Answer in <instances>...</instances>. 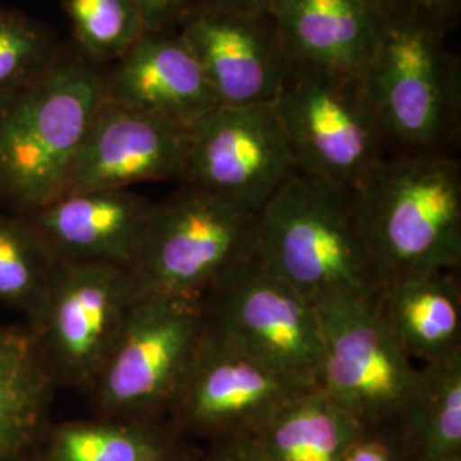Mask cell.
<instances>
[{
  "mask_svg": "<svg viewBox=\"0 0 461 461\" xmlns=\"http://www.w3.org/2000/svg\"><path fill=\"white\" fill-rule=\"evenodd\" d=\"M352 194L381 282L461 264V167L453 154L390 150Z\"/></svg>",
  "mask_w": 461,
  "mask_h": 461,
  "instance_id": "cell-1",
  "label": "cell"
},
{
  "mask_svg": "<svg viewBox=\"0 0 461 461\" xmlns=\"http://www.w3.org/2000/svg\"><path fill=\"white\" fill-rule=\"evenodd\" d=\"M255 258L314 308L375 301L381 285L350 190L299 171L258 211Z\"/></svg>",
  "mask_w": 461,
  "mask_h": 461,
  "instance_id": "cell-2",
  "label": "cell"
},
{
  "mask_svg": "<svg viewBox=\"0 0 461 461\" xmlns=\"http://www.w3.org/2000/svg\"><path fill=\"white\" fill-rule=\"evenodd\" d=\"M103 99V67L72 47L0 99V203L28 215L64 194Z\"/></svg>",
  "mask_w": 461,
  "mask_h": 461,
  "instance_id": "cell-3",
  "label": "cell"
},
{
  "mask_svg": "<svg viewBox=\"0 0 461 461\" xmlns=\"http://www.w3.org/2000/svg\"><path fill=\"white\" fill-rule=\"evenodd\" d=\"M445 28L384 16L361 74L366 98L390 150L453 154L461 125V68Z\"/></svg>",
  "mask_w": 461,
  "mask_h": 461,
  "instance_id": "cell-4",
  "label": "cell"
},
{
  "mask_svg": "<svg viewBox=\"0 0 461 461\" xmlns=\"http://www.w3.org/2000/svg\"><path fill=\"white\" fill-rule=\"evenodd\" d=\"M258 212L194 185L154 203L133 262L140 294L200 299L230 267L255 253Z\"/></svg>",
  "mask_w": 461,
  "mask_h": 461,
  "instance_id": "cell-5",
  "label": "cell"
},
{
  "mask_svg": "<svg viewBox=\"0 0 461 461\" xmlns=\"http://www.w3.org/2000/svg\"><path fill=\"white\" fill-rule=\"evenodd\" d=\"M272 104L306 176L354 190L390 152L361 76L294 66Z\"/></svg>",
  "mask_w": 461,
  "mask_h": 461,
  "instance_id": "cell-6",
  "label": "cell"
},
{
  "mask_svg": "<svg viewBox=\"0 0 461 461\" xmlns=\"http://www.w3.org/2000/svg\"><path fill=\"white\" fill-rule=\"evenodd\" d=\"M139 294L127 267L59 262L32 310L33 346L51 379L93 388Z\"/></svg>",
  "mask_w": 461,
  "mask_h": 461,
  "instance_id": "cell-7",
  "label": "cell"
},
{
  "mask_svg": "<svg viewBox=\"0 0 461 461\" xmlns=\"http://www.w3.org/2000/svg\"><path fill=\"white\" fill-rule=\"evenodd\" d=\"M205 330L221 342L318 384L321 323L312 303L270 274L255 253L230 267L200 297Z\"/></svg>",
  "mask_w": 461,
  "mask_h": 461,
  "instance_id": "cell-8",
  "label": "cell"
},
{
  "mask_svg": "<svg viewBox=\"0 0 461 461\" xmlns=\"http://www.w3.org/2000/svg\"><path fill=\"white\" fill-rule=\"evenodd\" d=\"M321 323L318 388L364 428L400 422L419 388L420 367L379 320L375 301L316 308Z\"/></svg>",
  "mask_w": 461,
  "mask_h": 461,
  "instance_id": "cell-9",
  "label": "cell"
},
{
  "mask_svg": "<svg viewBox=\"0 0 461 461\" xmlns=\"http://www.w3.org/2000/svg\"><path fill=\"white\" fill-rule=\"evenodd\" d=\"M203 330L200 299L139 294L93 384L99 407L118 415L169 407Z\"/></svg>",
  "mask_w": 461,
  "mask_h": 461,
  "instance_id": "cell-10",
  "label": "cell"
},
{
  "mask_svg": "<svg viewBox=\"0 0 461 461\" xmlns=\"http://www.w3.org/2000/svg\"><path fill=\"white\" fill-rule=\"evenodd\" d=\"M294 173V158L272 103L217 104L188 127L180 183L258 212Z\"/></svg>",
  "mask_w": 461,
  "mask_h": 461,
  "instance_id": "cell-11",
  "label": "cell"
},
{
  "mask_svg": "<svg viewBox=\"0 0 461 461\" xmlns=\"http://www.w3.org/2000/svg\"><path fill=\"white\" fill-rule=\"evenodd\" d=\"M318 386L221 342L203 330L169 407L202 430H245L255 436L297 396Z\"/></svg>",
  "mask_w": 461,
  "mask_h": 461,
  "instance_id": "cell-12",
  "label": "cell"
},
{
  "mask_svg": "<svg viewBox=\"0 0 461 461\" xmlns=\"http://www.w3.org/2000/svg\"><path fill=\"white\" fill-rule=\"evenodd\" d=\"M219 104H262L277 98L294 60L274 19L197 4L178 26Z\"/></svg>",
  "mask_w": 461,
  "mask_h": 461,
  "instance_id": "cell-13",
  "label": "cell"
},
{
  "mask_svg": "<svg viewBox=\"0 0 461 461\" xmlns=\"http://www.w3.org/2000/svg\"><path fill=\"white\" fill-rule=\"evenodd\" d=\"M188 129L103 99L70 167L64 194L182 182Z\"/></svg>",
  "mask_w": 461,
  "mask_h": 461,
  "instance_id": "cell-14",
  "label": "cell"
},
{
  "mask_svg": "<svg viewBox=\"0 0 461 461\" xmlns=\"http://www.w3.org/2000/svg\"><path fill=\"white\" fill-rule=\"evenodd\" d=\"M154 203L132 190L68 192L26 219L57 262H101L132 268Z\"/></svg>",
  "mask_w": 461,
  "mask_h": 461,
  "instance_id": "cell-15",
  "label": "cell"
},
{
  "mask_svg": "<svg viewBox=\"0 0 461 461\" xmlns=\"http://www.w3.org/2000/svg\"><path fill=\"white\" fill-rule=\"evenodd\" d=\"M103 96L186 129L219 104L178 30L148 32L103 67Z\"/></svg>",
  "mask_w": 461,
  "mask_h": 461,
  "instance_id": "cell-16",
  "label": "cell"
},
{
  "mask_svg": "<svg viewBox=\"0 0 461 461\" xmlns=\"http://www.w3.org/2000/svg\"><path fill=\"white\" fill-rule=\"evenodd\" d=\"M268 16L296 66L361 76L386 14L371 0H274Z\"/></svg>",
  "mask_w": 461,
  "mask_h": 461,
  "instance_id": "cell-17",
  "label": "cell"
},
{
  "mask_svg": "<svg viewBox=\"0 0 461 461\" xmlns=\"http://www.w3.org/2000/svg\"><path fill=\"white\" fill-rule=\"evenodd\" d=\"M383 325L403 352L422 364L461 352V291L455 272L384 280L375 297Z\"/></svg>",
  "mask_w": 461,
  "mask_h": 461,
  "instance_id": "cell-18",
  "label": "cell"
},
{
  "mask_svg": "<svg viewBox=\"0 0 461 461\" xmlns=\"http://www.w3.org/2000/svg\"><path fill=\"white\" fill-rule=\"evenodd\" d=\"M363 428L314 386L282 407L251 439L265 461H342Z\"/></svg>",
  "mask_w": 461,
  "mask_h": 461,
  "instance_id": "cell-19",
  "label": "cell"
},
{
  "mask_svg": "<svg viewBox=\"0 0 461 461\" xmlns=\"http://www.w3.org/2000/svg\"><path fill=\"white\" fill-rule=\"evenodd\" d=\"M400 429L417 461L461 456V352L420 366L419 388Z\"/></svg>",
  "mask_w": 461,
  "mask_h": 461,
  "instance_id": "cell-20",
  "label": "cell"
},
{
  "mask_svg": "<svg viewBox=\"0 0 461 461\" xmlns=\"http://www.w3.org/2000/svg\"><path fill=\"white\" fill-rule=\"evenodd\" d=\"M50 381L33 340L0 330V461L30 441Z\"/></svg>",
  "mask_w": 461,
  "mask_h": 461,
  "instance_id": "cell-21",
  "label": "cell"
},
{
  "mask_svg": "<svg viewBox=\"0 0 461 461\" xmlns=\"http://www.w3.org/2000/svg\"><path fill=\"white\" fill-rule=\"evenodd\" d=\"M72 49L98 67L123 57L148 33V23L137 0H60Z\"/></svg>",
  "mask_w": 461,
  "mask_h": 461,
  "instance_id": "cell-22",
  "label": "cell"
},
{
  "mask_svg": "<svg viewBox=\"0 0 461 461\" xmlns=\"http://www.w3.org/2000/svg\"><path fill=\"white\" fill-rule=\"evenodd\" d=\"M57 264L26 215L0 211V304L32 312Z\"/></svg>",
  "mask_w": 461,
  "mask_h": 461,
  "instance_id": "cell-23",
  "label": "cell"
},
{
  "mask_svg": "<svg viewBox=\"0 0 461 461\" xmlns=\"http://www.w3.org/2000/svg\"><path fill=\"white\" fill-rule=\"evenodd\" d=\"M64 47L45 24L0 4V99L47 70Z\"/></svg>",
  "mask_w": 461,
  "mask_h": 461,
  "instance_id": "cell-24",
  "label": "cell"
},
{
  "mask_svg": "<svg viewBox=\"0 0 461 461\" xmlns=\"http://www.w3.org/2000/svg\"><path fill=\"white\" fill-rule=\"evenodd\" d=\"M161 439L115 424H70L57 432L50 461H167Z\"/></svg>",
  "mask_w": 461,
  "mask_h": 461,
  "instance_id": "cell-25",
  "label": "cell"
},
{
  "mask_svg": "<svg viewBox=\"0 0 461 461\" xmlns=\"http://www.w3.org/2000/svg\"><path fill=\"white\" fill-rule=\"evenodd\" d=\"M388 424L361 429L356 441L347 449L342 461H411V451L403 432L400 443L386 430Z\"/></svg>",
  "mask_w": 461,
  "mask_h": 461,
  "instance_id": "cell-26",
  "label": "cell"
},
{
  "mask_svg": "<svg viewBox=\"0 0 461 461\" xmlns=\"http://www.w3.org/2000/svg\"><path fill=\"white\" fill-rule=\"evenodd\" d=\"M386 16L422 17L449 32L460 16V0H371Z\"/></svg>",
  "mask_w": 461,
  "mask_h": 461,
  "instance_id": "cell-27",
  "label": "cell"
},
{
  "mask_svg": "<svg viewBox=\"0 0 461 461\" xmlns=\"http://www.w3.org/2000/svg\"><path fill=\"white\" fill-rule=\"evenodd\" d=\"M200 0H137L140 5L149 32L178 30L183 19Z\"/></svg>",
  "mask_w": 461,
  "mask_h": 461,
  "instance_id": "cell-28",
  "label": "cell"
},
{
  "mask_svg": "<svg viewBox=\"0 0 461 461\" xmlns=\"http://www.w3.org/2000/svg\"><path fill=\"white\" fill-rule=\"evenodd\" d=\"M214 461H265V458L262 456L260 449L255 445V441L251 438H248L243 443L224 451Z\"/></svg>",
  "mask_w": 461,
  "mask_h": 461,
  "instance_id": "cell-29",
  "label": "cell"
},
{
  "mask_svg": "<svg viewBox=\"0 0 461 461\" xmlns=\"http://www.w3.org/2000/svg\"><path fill=\"white\" fill-rule=\"evenodd\" d=\"M200 2L230 7V9H240V11H248V13H262V14H268V11L274 4V0H200Z\"/></svg>",
  "mask_w": 461,
  "mask_h": 461,
  "instance_id": "cell-30",
  "label": "cell"
},
{
  "mask_svg": "<svg viewBox=\"0 0 461 461\" xmlns=\"http://www.w3.org/2000/svg\"><path fill=\"white\" fill-rule=\"evenodd\" d=\"M449 461H461V456H456V458H453V460Z\"/></svg>",
  "mask_w": 461,
  "mask_h": 461,
  "instance_id": "cell-31",
  "label": "cell"
}]
</instances>
